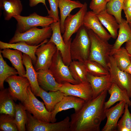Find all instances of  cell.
<instances>
[{"label":"cell","instance_id":"obj_1","mask_svg":"<svg viewBox=\"0 0 131 131\" xmlns=\"http://www.w3.org/2000/svg\"><path fill=\"white\" fill-rule=\"evenodd\" d=\"M108 90L85 102L78 111L70 115V131H100L106 116L104 103Z\"/></svg>","mask_w":131,"mask_h":131},{"label":"cell","instance_id":"obj_2","mask_svg":"<svg viewBox=\"0 0 131 131\" xmlns=\"http://www.w3.org/2000/svg\"><path fill=\"white\" fill-rule=\"evenodd\" d=\"M88 30L91 41L88 60L97 62L108 70V64L113 44L101 38L92 30Z\"/></svg>","mask_w":131,"mask_h":131},{"label":"cell","instance_id":"obj_3","mask_svg":"<svg viewBox=\"0 0 131 131\" xmlns=\"http://www.w3.org/2000/svg\"><path fill=\"white\" fill-rule=\"evenodd\" d=\"M70 45V51L72 60L83 63L88 60L91 41L88 29L83 25L76 33Z\"/></svg>","mask_w":131,"mask_h":131},{"label":"cell","instance_id":"obj_4","mask_svg":"<svg viewBox=\"0 0 131 131\" xmlns=\"http://www.w3.org/2000/svg\"><path fill=\"white\" fill-rule=\"evenodd\" d=\"M52 33L50 26L41 29L34 27L23 33L15 31L8 43H13L24 41L29 45L37 46L50 38Z\"/></svg>","mask_w":131,"mask_h":131},{"label":"cell","instance_id":"obj_5","mask_svg":"<svg viewBox=\"0 0 131 131\" xmlns=\"http://www.w3.org/2000/svg\"><path fill=\"white\" fill-rule=\"evenodd\" d=\"M26 112L28 121L26 128L28 131H69L70 118L69 116L60 122L50 123L40 121Z\"/></svg>","mask_w":131,"mask_h":131},{"label":"cell","instance_id":"obj_6","mask_svg":"<svg viewBox=\"0 0 131 131\" xmlns=\"http://www.w3.org/2000/svg\"><path fill=\"white\" fill-rule=\"evenodd\" d=\"M26 110L38 120L51 122V112L48 111L44 104L37 99L33 93L30 86L27 88V96L22 103Z\"/></svg>","mask_w":131,"mask_h":131},{"label":"cell","instance_id":"obj_7","mask_svg":"<svg viewBox=\"0 0 131 131\" xmlns=\"http://www.w3.org/2000/svg\"><path fill=\"white\" fill-rule=\"evenodd\" d=\"M49 69L56 81L60 84L66 82L74 84L79 83L72 77L68 66L64 63L60 53L57 49L53 57Z\"/></svg>","mask_w":131,"mask_h":131},{"label":"cell","instance_id":"obj_8","mask_svg":"<svg viewBox=\"0 0 131 131\" xmlns=\"http://www.w3.org/2000/svg\"><path fill=\"white\" fill-rule=\"evenodd\" d=\"M17 22L15 31L23 33L33 28L41 26L43 28L50 26L55 22L52 18L39 15L34 12L27 16L20 15L14 17Z\"/></svg>","mask_w":131,"mask_h":131},{"label":"cell","instance_id":"obj_9","mask_svg":"<svg viewBox=\"0 0 131 131\" xmlns=\"http://www.w3.org/2000/svg\"><path fill=\"white\" fill-rule=\"evenodd\" d=\"M50 26L52 33L48 41L55 44L57 49L60 53L64 63L68 66L72 61L70 51L72 39L66 43L64 42L61 35L60 21L53 23Z\"/></svg>","mask_w":131,"mask_h":131},{"label":"cell","instance_id":"obj_10","mask_svg":"<svg viewBox=\"0 0 131 131\" xmlns=\"http://www.w3.org/2000/svg\"><path fill=\"white\" fill-rule=\"evenodd\" d=\"M108 67L112 83L126 90L129 98H131V75L120 69L112 56L109 57Z\"/></svg>","mask_w":131,"mask_h":131},{"label":"cell","instance_id":"obj_11","mask_svg":"<svg viewBox=\"0 0 131 131\" xmlns=\"http://www.w3.org/2000/svg\"><path fill=\"white\" fill-rule=\"evenodd\" d=\"M88 5L86 2L83 4L82 8L74 15L70 14L66 19L64 24L65 31L62 37L65 43L71 38L72 35L77 33L84 25L85 16L87 12Z\"/></svg>","mask_w":131,"mask_h":131},{"label":"cell","instance_id":"obj_12","mask_svg":"<svg viewBox=\"0 0 131 131\" xmlns=\"http://www.w3.org/2000/svg\"><path fill=\"white\" fill-rule=\"evenodd\" d=\"M8 83L9 91L15 101L18 100L22 103L27 96V88L30 86L25 77L17 75L10 76L5 81Z\"/></svg>","mask_w":131,"mask_h":131},{"label":"cell","instance_id":"obj_13","mask_svg":"<svg viewBox=\"0 0 131 131\" xmlns=\"http://www.w3.org/2000/svg\"><path fill=\"white\" fill-rule=\"evenodd\" d=\"M57 50L55 44L48 41L36 49L35 55L37 59L34 68L36 71L49 69L53 57Z\"/></svg>","mask_w":131,"mask_h":131},{"label":"cell","instance_id":"obj_14","mask_svg":"<svg viewBox=\"0 0 131 131\" xmlns=\"http://www.w3.org/2000/svg\"><path fill=\"white\" fill-rule=\"evenodd\" d=\"M59 90L63 92L65 96L77 97L85 102L91 99L93 96L92 88L88 81L75 84L65 83L62 84Z\"/></svg>","mask_w":131,"mask_h":131},{"label":"cell","instance_id":"obj_15","mask_svg":"<svg viewBox=\"0 0 131 131\" xmlns=\"http://www.w3.org/2000/svg\"><path fill=\"white\" fill-rule=\"evenodd\" d=\"M85 102L84 100L77 97L65 96L56 105L51 112V122H55L57 120V114L62 111L73 108L74 112H77L81 108Z\"/></svg>","mask_w":131,"mask_h":131},{"label":"cell","instance_id":"obj_16","mask_svg":"<svg viewBox=\"0 0 131 131\" xmlns=\"http://www.w3.org/2000/svg\"><path fill=\"white\" fill-rule=\"evenodd\" d=\"M126 104L124 101H120L119 103L115 106L105 110L107 120L101 131H116L118 120L124 113Z\"/></svg>","mask_w":131,"mask_h":131},{"label":"cell","instance_id":"obj_17","mask_svg":"<svg viewBox=\"0 0 131 131\" xmlns=\"http://www.w3.org/2000/svg\"><path fill=\"white\" fill-rule=\"evenodd\" d=\"M102 25L96 15L92 11H87L84 18V25L102 39L108 41L111 36Z\"/></svg>","mask_w":131,"mask_h":131},{"label":"cell","instance_id":"obj_18","mask_svg":"<svg viewBox=\"0 0 131 131\" xmlns=\"http://www.w3.org/2000/svg\"><path fill=\"white\" fill-rule=\"evenodd\" d=\"M87 79L93 91L92 98L96 97L105 90H108L112 83L110 74L96 76L88 73Z\"/></svg>","mask_w":131,"mask_h":131},{"label":"cell","instance_id":"obj_19","mask_svg":"<svg viewBox=\"0 0 131 131\" xmlns=\"http://www.w3.org/2000/svg\"><path fill=\"white\" fill-rule=\"evenodd\" d=\"M37 81L40 86L46 91L59 90L62 84L58 83L49 70H41L37 71Z\"/></svg>","mask_w":131,"mask_h":131},{"label":"cell","instance_id":"obj_20","mask_svg":"<svg viewBox=\"0 0 131 131\" xmlns=\"http://www.w3.org/2000/svg\"><path fill=\"white\" fill-rule=\"evenodd\" d=\"M23 61L26 69V74L24 76L26 77L28 80L32 91L36 96L40 88L37 81V72L34 68L32 59L28 55L23 53Z\"/></svg>","mask_w":131,"mask_h":131},{"label":"cell","instance_id":"obj_21","mask_svg":"<svg viewBox=\"0 0 131 131\" xmlns=\"http://www.w3.org/2000/svg\"><path fill=\"white\" fill-rule=\"evenodd\" d=\"M3 57L8 59L12 66L17 70L19 75L24 76L26 71L23 61V54L21 51L10 48H5L0 50Z\"/></svg>","mask_w":131,"mask_h":131},{"label":"cell","instance_id":"obj_22","mask_svg":"<svg viewBox=\"0 0 131 131\" xmlns=\"http://www.w3.org/2000/svg\"><path fill=\"white\" fill-rule=\"evenodd\" d=\"M48 40L37 46H31L26 44L25 42L21 41L13 43H9L0 41V48L1 49L5 48L13 49L19 50L28 55L31 58L33 62L35 63L37 57L35 55L37 49L41 45L47 43Z\"/></svg>","mask_w":131,"mask_h":131},{"label":"cell","instance_id":"obj_23","mask_svg":"<svg viewBox=\"0 0 131 131\" xmlns=\"http://www.w3.org/2000/svg\"><path fill=\"white\" fill-rule=\"evenodd\" d=\"M108 91L110 97L108 100L104 103L105 110L119 101H124L129 106H131V102L126 91L121 89L116 84L112 83Z\"/></svg>","mask_w":131,"mask_h":131},{"label":"cell","instance_id":"obj_24","mask_svg":"<svg viewBox=\"0 0 131 131\" xmlns=\"http://www.w3.org/2000/svg\"><path fill=\"white\" fill-rule=\"evenodd\" d=\"M65 96L64 94L59 90L48 92L40 87L39 91L36 97H40L44 101L47 110L52 112L56 105Z\"/></svg>","mask_w":131,"mask_h":131},{"label":"cell","instance_id":"obj_25","mask_svg":"<svg viewBox=\"0 0 131 131\" xmlns=\"http://www.w3.org/2000/svg\"><path fill=\"white\" fill-rule=\"evenodd\" d=\"M0 7L3 11L4 19L6 21L20 15L23 9L20 0H0Z\"/></svg>","mask_w":131,"mask_h":131},{"label":"cell","instance_id":"obj_26","mask_svg":"<svg viewBox=\"0 0 131 131\" xmlns=\"http://www.w3.org/2000/svg\"><path fill=\"white\" fill-rule=\"evenodd\" d=\"M8 88L0 91V114L9 115L15 117L16 104Z\"/></svg>","mask_w":131,"mask_h":131},{"label":"cell","instance_id":"obj_27","mask_svg":"<svg viewBox=\"0 0 131 131\" xmlns=\"http://www.w3.org/2000/svg\"><path fill=\"white\" fill-rule=\"evenodd\" d=\"M59 1L58 8L60 14V27L61 33L63 34L65 31L64 22L67 17L74 9L82 8L83 4L78 0H59Z\"/></svg>","mask_w":131,"mask_h":131},{"label":"cell","instance_id":"obj_28","mask_svg":"<svg viewBox=\"0 0 131 131\" xmlns=\"http://www.w3.org/2000/svg\"><path fill=\"white\" fill-rule=\"evenodd\" d=\"M119 27L117 38L110 53V56L116 50L120 48L122 45L131 39V29L129 24L125 19L122 18Z\"/></svg>","mask_w":131,"mask_h":131},{"label":"cell","instance_id":"obj_29","mask_svg":"<svg viewBox=\"0 0 131 131\" xmlns=\"http://www.w3.org/2000/svg\"><path fill=\"white\" fill-rule=\"evenodd\" d=\"M102 24L108 30L112 38H117L119 25L115 17L105 10L97 15Z\"/></svg>","mask_w":131,"mask_h":131},{"label":"cell","instance_id":"obj_30","mask_svg":"<svg viewBox=\"0 0 131 131\" xmlns=\"http://www.w3.org/2000/svg\"><path fill=\"white\" fill-rule=\"evenodd\" d=\"M68 68L72 77L79 83L88 81V73L83 63L73 60Z\"/></svg>","mask_w":131,"mask_h":131},{"label":"cell","instance_id":"obj_31","mask_svg":"<svg viewBox=\"0 0 131 131\" xmlns=\"http://www.w3.org/2000/svg\"><path fill=\"white\" fill-rule=\"evenodd\" d=\"M114 59L117 67L124 71L131 62L130 55L124 47H121L115 51L112 56Z\"/></svg>","mask_w":131,"mask_h":131},{"label":"cell","instance_id":"obj_32","mask_svg":"<svg viewBox=\"0 0 131 131\" xmlns=\"http://www.w3.org/2000/svg\"><path fill=\"white\" fill-rule=\"evenodd\" d=\"M26 110L23 104L19 103L16 104L14 122L17 126L18 131L26 130V125L28 122V116Z\"/></svg>","mask_w":131,"mask_h":131},{"label":"cell","instance_id":"obj_33","mask_svg":"<svg viewBox=\"0 0 131 131\" xmlns=\"http://www.w3.org/2000/svg\"><path fill=\"white\" fill-rule=\"evenodd\" d=\"M1 53L0 52V89H4V83L6 79L8 77L18 74L17 70L10 67L3 59Z\"/></svg>","mask_w":131,"mask_h":131},{"label":"cell","instance_id":"obj_34","mask_svg":"<svg viewBox=\"0 0 131 131\" xmlns=\"http://www.w3.org/2000/svg\"><path fill=\"white\" fill-rule=\"evenodd\" d=\"M83 63L88 73L93 75L100 76L109 74L107 69L97 62L88 60Z\"/></svg>","mask_w":131,"mask_h":131},{"label":"cell","instance_id":"obj_35","mask_svg":"<svg viewBox=\"0 0 131 131\" xmlns=\"http://www.w3.org/2000/svg\"><path fill=\"white\" fill-rule=\"evenodd\" d=\"M124 0H111L107 4L106 11L115 17L119 24L122 18L121 13Z\"/></svg>","mask_w":131,"mask_h":131},{"label":"cell","instance_id":"obj_36","mask_svg":"<svg viewBox=\"0 0 131 131\" xmlns=\"http://www.w3.org/2000/svg\"><path fill=\"white\" fill-rule=\"evenodd\" d=\"M15 118L8 114H0V131H18L17 126L14 122Z\"/></svg>","mask_w":131,"mask_h":131},{"label":"cell","instance_id":"obj_37","mask_svg":"<svg viewBox=\"0 0 131 131\" xmlns=\"http://www.w3.org/2000/svg\"><path fill=\"white\" fill-rule=\"evenodd\" d=\"M128 106L126 103L124 114L117 123V131H131V114L129 110Z\"/></svg>","mask_w":131,"mask_h":131},{"label":"cell","instance_id":"obj_38","mask_svg":"<svg viewBox=\"0 0 131 131\" xmlns=\"http://www.w3.org/2000/svg\"><path fill=\"white\" fill-rule=\"evenodd\" d=\"M49 2L50 10L47 9L49 17L52 18L55 22L60 21L58 8L59 0H48Z\"/></svg>","mask_w":131,"mask_h":131},{"label":"cell","instance_id":"obj_39","mask_svg":"<svg viewBox=\"0 0 131 131\" xmlns=\"http://www.w3.org/2000/svg\"><path fill=\"white\" fill-rule=\"evenodd\" d=\"M107 2L106 0H91L89 7L93 12L97 15L106 10Z\"/></svg>","mask_w":131,"mask_h":131},{"label":"cell","instance_id":"obj_40","mask_svg":"<svg viewBox=\"0 0 131 131\" xmlns=\"http://www.w3.org/2000/svg\"><path fill=\"white\" fill-rule=\"evenodd\" d=\"M126 18V20L128 23H131V7L128 8L123 9Z\"/></svg>","mask_w":131,"mask_h":131},{"label":"cell","instance_id":"obj_41","mask_svg":"<svg viewBox=\"0 0 131 131\" xmlns=\"http://www.w3.org/2000/svg\"><path fill=\"white\" fill-rule=\"evenodd\" d=\"M29 5L31 7L36 6L40 3H43L46 7L47 9V8L45 2V0H29Z\"/></svg>","mask_w":131,"mask_h":131},{"label":"cell","instance_id":"obj_42","mask_svg":"<svg viewBox=\"0 0 131 131\" xmlns=\"http://www.w3.org/2000/svg\"><path fill=\"white\" fill-rule=\"evenodd\" d=\"M125 48L131 56V39L126 42Z\"/></svg>","mask_w":131,"mask_h":131},{"label":"cell","instance_id":"obj_43","mask_svg":"<svg viewBox=\"0 0 131 131\" xmlns=\"http://www.w3.org/2000/svg\"><path fill=\"white\" fill-rule=\"evenodd\" d=\"M131 7V0H124L123 4V9Z\"/></svg>","mask_w":131,"mask_h":131},{"label":"cell","instance_id":"obj_44","mask_svg":"<svg viewBox=\"0 0 131 131\" xmlns=\"http://www.w3.org/2000/svg\"><path fill=\"white\" fill-rule=\"evenodd\" d=\"M124 71L131 75V62L127 67Z\"/></svg>","mask_w":131,"mask_h":131},{"label":"cell","instance_id":"obj_45","mask_svg":"<svg viewBox=\"0 0 131 131\" xmlns=\"http://www.w3.org/2000/svg\"><path fill=\"white\" fill-rule=\"evenodd\" d=\"M129 24V26L131 29V23H128Z\"/></svg>","mask_w":131,"mask_h":131},{"label":"cell","instance_id":"obj_46","mask_svg":"<svg viewBox=\"0 0 131 131\" xmlns=\"http://www.w3.org/2000/svg\"><path fill=\"white\" fill-rule=\"evenodd\" d=\"M106 1H107V2L111 0H106Z\"/></svg>","mask_w":131,"mask_h":131},{"label":"cell","instance_id":"obj_47","mask_svg":"<svg viewBox=\"0 0 131 131\" xmlns=\"http://www.w3.org/2000/svg\"><path fill=\"white\" fill-rule=\"evenodd\" d=\"M130 57H131V55H130Z\"/></svg>","mask_w":131,"mask_h":131},{"label":"cell","instance_id":"obj_48","mask_svg":"<svg viewBox=\"0 0 131 131\" xmlns=\"http://www.w3.org/2000/svg\"></svg>","mask_w":131,"mask_h":131}]
</instances>
